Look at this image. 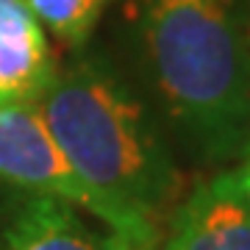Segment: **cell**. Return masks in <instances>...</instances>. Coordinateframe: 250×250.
<instances>
[{
    "label": "cell",
    "mask_w": 250,
    "mask_h": 250,
    "mask_svg": "<svg viewBox=\"0 0 250 250\" xmlns=\"http://www.w3.org/2000/svg\"><path fill=\"white\" fill-rule=\"evenodd\" d=\"M36 108L100 197L108 233L128 250H159L184 178L134 89L103 59L78 56L59 67Z\"/></svg>",
    "instance_id": "1"
},
{
    "label": "cell",
    "mask_w": 250,
    "mask_h": 250,
    "mask_svg": "<svg viewBox=\"0 0 250 250\" xmlns=\"http://www.w3.org/2000/svg\"><path fill=\"white\" fill-rule=\"evenodd\" d=\"M134 31L161 106L206 159L250 139V50L233 0H136Z\"/></svg>",
    "instance_id": "2"
},
{
    "label": "cell",
    "mask_w": 250,
    "mask_h": 250,
    "mask_svg": "<svg viewBox=\"0 0 250 250\" xmlns=\"http://www.w3.org/2000/svg\"><path fill=\"white\" fill-rule=\"evenodd\" d=\"M0 181L78 206L103 220V203L92 192L50 136L36 103L0 106Z\"/></svg>",
    "instance_id": "3"
},
{
    "label": "cell",
    "mask_w": 250,
    "mask_h": 250,
    "mask_svg": "<svg viewBox=\"0 0 250 250\" xmlns=\"http://www.w3.org/2000/svg\"><path fill=\"white\" fill-rule=\"evenodd\" d=\"M161 250H250V197L239 172H217L181 197Z\"/></svg>",
    "instance_id": "4"
},
{
    "label": "cell",
    "mask_w": 250,
    "mask_h": 250,
    "mask_svg": "<svg viewBox=\"0 0 250 250\" xmlns=\"http://www.w3.org/2000/svg\"><path fill=\"white\" fill-rule=\"evenodd\" d=\"M0 250H128L83 223L72 206L47 195H31L6 208Z\"/></svg>",
    "instance_id": "5"
},
{
    "label": "cell",
    "mask_w": 250,
    "mask_h": 250,
    "mask_svg": "<svg viewBox=\"0 0 250 250\" xmlns=\"http://www.w3.org/2000/svg\"><path fill=\"white\" fill-rule=\"evenodd\" d=\"M59 72L45 34L0 36V106H28L45 95Z\"/></svg>",
    "instance_id": "6"
},
{
    "label": "cell",
    "mask_w": 250,
    "mask_h": 250,
    "mask_svg": "<svg viewBox=\"0 0 250 250\" xmlns=\"http://www.w3.org/2000/svg\"><path fill=\"white\" fill-rule=\"evenodd\" d=\"M36 20L45 22L64 45L78 47L86 42L106 0H28Z\"/></svg>",
    "instance_id": "7"
},
{
    "label": "cell",
    "mask_w": 250,
    "mask_h": 250,
    "mask_svg": "<svg viewBox=\"0 0 250 250\" xmlns=\"http://www.w3.org/2000/svg\"><path fill=\"white\" fill-rule=\"evenodd\" d=\"M42 34L28 0H0V36H34Z\"/></svg>",
    "instance_id": "8"
},
{
    "label": "cell",
    "mask_w": 250,
    "mask_h": 250,
    "mask_svg": "<svg viewBox=\"0 0 250 250\" xmlns=\"http://www.w3.org/2000/svg\"><path fill=\"white\" fill-rule=\"evenodd\" d=\"M239 181H242V187H245V192H248L250 197V139L248 145H245V150H242V164H239Z\"/></svg>",
    "instance_id": "9"
},
{
    "label": "cell",
    "mask_w": 250,
    "mask_h": 250,
    "mask_svg": "<svg viewBox=\"0 0 250 250\" xmlns=\"http://www.w3.org/2000/svg\"><path fill=\"white\" fill-rule=\"evenodd\" d=\"M159 250H161V248H159Z\"/></svg>",
    "instance_id": "10"
}]
</instances>
